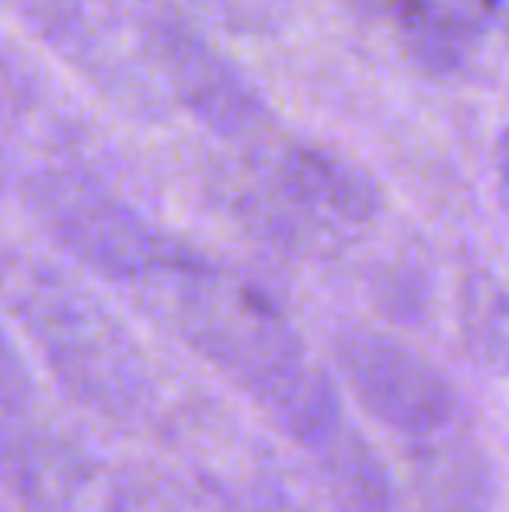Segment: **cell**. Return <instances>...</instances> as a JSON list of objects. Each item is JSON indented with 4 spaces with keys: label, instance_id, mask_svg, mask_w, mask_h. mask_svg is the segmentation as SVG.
Returning <instances> with one entry per match:
<instances>
[{
    "label": "cell",
    "instance_id": "obj_4",
    "mask_svg": "<svg viewBox=\"0 0 509 512\" xmlns=\"http://www.w3.org/2000/svg\"><path fill=\"white\" fill-rule=\"evenodd\" d=\"M262 213L314 234H346L381 213L377 182L321 143H276L262 157Z\"/></svg>",
    "mask_w": 509,
    "mask_h": 512
},
{
    "label": "cell",
    "instance_id": "obj_3",
    "mask_svg": "<svg viewBox=\"0 0 509 512\" xmlns=\"http://www.w3.org/2000/svg\"><path fill=\"white\" fill-rule=\"evenodd\" d=\"M342 380L363 408L408 439L450 432L461 418V394L429 359L381 331H346L335 342Z\"/></svg>",
    "mask_w": 509,
    "mask_h": 512
},
{
    "label": "cell",
    "instance_id": "obj_10",
    "mask_svg": "<svg viewBox=\"0 0 509 512\" xmlns=\"http://www.w3.org/2000/svg\"><path fill=\"white\" fill-rule=\"evenodd\" d=\"M464 342L492 373L506 366V297L499 279L475 276L464 290Z\"/></svg>",
    "mask_w": 509,
    "mask_h": 512
},
{
    "label": "cell",
    "instance_id": "obj_7",
    "mask_svg": "<svg viewBox=\"0 0 509 512\" xmlns=\"http://www.w3.org/2000/svg\"><path fill=\"white\" fill-rule=\"evenodd\" d=\"M356 7L426 74H457L485 32L468 0H356Z\"/></svg>",
    "mask_w": 509,
    "mask_h": 512
},
{
    "label": "cell",
    "instance_id": "obj_11",
    "mask_svg": "<svg viewBox=\"0 0 509 512\" xmlns=\"http://www.w3.org/2000/svg\"><path fill=\"white\" fill-rule=\"evenodd\" d=\"M28 401H32L28 370L18 352H14L4 324H0V436H11V432L21 429Z\"/></svg>",
    "mask_w": 509,
    "mask_h": 512
},
{
    "label": "cell",
    "instance_id": "obj_8",
    "mask_svg": "<svg viewBox=\"0 0 509 512\" xmlns=\"http://www.w3.org/2000/svg\"><path fill=\"white\" fill-rule=\"evenodd\" d=\"M415 443L419 450L412 457V474L422 512H489L492 471L485 453L450 432Z\"/></svg>",
    "mask_w": 509,
    "mask_h": 512
},
{
    "label": "cell",
    "instance_id": "obj_1",
    "mask_svg": "<svg viewBox=\"0 0 509 512\" xmlns=\"http://www.w3.org/2000/svg\"><path fill=\"white\" fill-rule=\"evenodd\" d=\"M129 286L164 328L255 398L304 363L297 331L258 286L178 244H164Z\"/></svg>",
    "mask_w": 509,
    "mask_h": 512
},
{
    "label": "cell",
    "instance_id": "obj_9",
    "mask_svg": "<svg viewBox=\"0 0 509 512\" xmlns=\"http://www.w3.org/2000/svg\"><path fill=\"white\" fill-rule=\"evenodd\" d=\"M318 457L332 488L349 506L363 512H384L387 499H391V481H387L381 460L374 457V450L363 443L353 425H346L332 443L321 446Z\"/></svg>",
    "mask_w": 509,
    "mask_h": 512
},
{
    "label": "cell",
    "instance_id": "obj_5",
    "mask_svg": "<svg viewBox=\"0 0 509 512\" xmlns=\"http://www.w3.org/2000/svg\"><path fill=\"white\" fill-rule=\"evenodd\" d=\"M32 206L49 234L77 262L116 283H133L150 258L168 244L133 206L105 192L98 182L67 171L39 178L32 185Z\"/></svg>",
    "mask_w": 509,
    "mask_h": 512
},
{
    "label": "cell",
    "instance_id": "obj_2",
    "mask_svg": "<svg viewBox=\"0 0 509 512\" xmlns=\"http://www.w3.org/2000/svg\"><path fill=\"white\" fill-rule=\"evenodd\" d=\"M0 286L46 366L84 405L126 415L140 405L147 366L133 335L88 286L42 258H11Z\"/></svg>",
    "mask_w": 509,
    "mask_h": 512
},
{
    "label": "cell",
    "instance_id": "obj_6",
    "mask_svg": "<svg viewBox=\"0 0 509 512\" xmlns=\"http://www.w3.org/2000/svg\"><path fill=\"white\" fill-rule=\"evenodd\" d=\"M150 63L175 98L224 140L265 143L272 112L255 84L189 28L157 21L147 35Z\"/></svg>",
    "mask_w": 509,
    "mask_h": 512
}]
</instances>
